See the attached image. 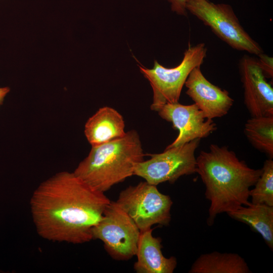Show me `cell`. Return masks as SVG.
<instances>
[{
  "mask_svg": "<svg viewBox=\"0 0 273 273\" xmlns=\"http://www.w3.org/2000/svg\"><path fill=\"white\" fill-rule=\"evenodd\" d=\"M244 104L251 117L273 116V88L257 59L244 55L239 61Z\"/></svg>",
  "mask_w": 273,
  "mask_h": 273,
  "instance_id": "30bf717a",
  "label": "cell"
},
{
  "mask_svg": "<svg viewBox=\"0 0 273 273\" xmlns=\"http://www.w3.org/2000/svg\"><path fill=\"white\" fill-rule=\"evenodd\" d=\"M187 10L234 49L258 56L263 53L260 45L241 25L230 5L209 0H190Z\"/></svg>",
  "mask_w": 273,
  "mask_h": 273,
  "instance_id": "5b68a950",
  "label": "cell"
},
{
  "mask_svg": "<svg viewBox=\"0 0 273 273\" xmlns=\"http://www.w3.org/2000/svg\"><path fill=\"white\" fill-rule=\"evenodd\" d=\"M185 85L187 88V95L207 119L223 117L234 104L229 92L209 81L201 72L200 66L191 71Z\"/></svg>",
  "mask_w": 273,
  "mask_h": 273,
  "instance_id": "8fae6325",
  "label": "cell"
},
{
  "mask_svg": "<svg viewBox=\"0 0 273 273\" xmlns=\"http://www.w3.org/2000/svg\"><path fill=\"white\" fill-rule=\"evenodd\" d=\"M110 200L73 172H58L42 181L30 201L38 235L52 242L80 244L93 240L92 229Z\"/></svg>",
  "mask_w": 273,
  "mask_h": 273,
  "instance_id": "6da1fadb",
  "label": "cell"
},
{
  "mask_svg": "<svg viewBox=\"0 0 273 273\" xmlns=\"http://www.w3.org/2000/svg\"><path fill=\"white\" fill-rule=\"evenodd\" d=\"M249 191V197L253 204H265L273 206V160H266L262 168V172Z\"/></svg>",
  "mask_w": 273,
  "mask_h": 273,
  "instance_id": "e0dca14e",
  "label": "cell"
},
{
  "mask_svg": "<svg viewBox=\"0 0 273 273\" xmlns=\"http://www.w3.org/2000/svg\"><path fill=\"white\" fill-rule=\"evenodd\" d=\"M261 172L262 168H250L226 146L211 144L208 151H201L196 158V173L210 202L207 224L212 225L218 214L248 205L250 188Z\"/></svg>",
  "mask_w": 273,
  "mask_h": 273,
  "instance_id": "7a4b0ae2",
  "label": "cell"
},
{
  "mask_svg": "<svg viewBox=\"0 0 273 273\" xmlns=\"http://www.w3.org/2000/svg\"><path fill=\"white\" fill-rule=\"evenodd\" d=\"M116 202L141 232L154 224L167 226L170 222L171 197L146 181L122 190Z\"/></svg>",
  "mask_w": 273,
  "mask_h": 273,
  "instance_id": "8992f818",
  "label": "cell"
},
{
  "mask_svg": "<svg viewBox=\"0 0 273 273\" xmlns=\"http://www.w3.org/2000/svg\"><path fill=\"white\" fill-rule=\"evenodd\" d=\"M9 91L10 88L8 87H0V105L2 104L5 96Z\"/></svg>",
  "mask_w": 273,
  "mask_h": 273,
  "instance_id": "ffe728a7",
  "label": "cell"
},
{
  "mask_svg": "<svg viewBox=\"0 0 273 273\" xmlns=\"http://www.w3.org/2000/svg\"><path fill=\"white\" fill-rule=\"evenodd\" d=\"M171 4V9L177 14L186 16L187 5L190 0H167Z\"/></svg>",
  "mask_w": 273,
  "mask_h": 273,
  "instance_id": "d6986e66",
  "label": "cell"
},
{
  "mask_svg": "<svg viewBox=\"0 0 273 273\" xmlns=\"http://www.w3.org/2000/svg\"><path fill=\"white\" fill-rule=\"evenodd\" d=\"M258 57L259 58L258 59V62L265 76L272 78L273 75L272 58L263 53Z\"/></svg>",
  "mask_w": 273,
  "mask_h": 273,
  "instance_id": "ac0fdd59",
  "label": "cell"
},
{
  "mask_svg": "<svg viewBox=\"0 0 273 273\" xmlns=\"http://www.w3.org/2000/svg\"><path fill=\"white\" fill-rule=\"evenodd\" d=\"M204 43L192 46L190 43L184 57L177 66L166 68L157 61L152 69L140 66L141 73L149 81L153 89V102L151 109L157 112L164 105L178 102L185 82L195 67L201 66L206 56Z\"/></svg>",
  "mask_w": 273,
  "mask_h": 273,
  "instance_id": "277c9868",
  "label": "cell"
},
{
  "mask_svg": "<svg viewBox=\"0 0 273 273\" xmlns=\"http://www.w3.org/2000/svg\"><path fill=\"white\" fill-rule=\"evenodd\" d=\"M189 273H250L245 259L234 253L213 251L200 255Z\"/></svg>",
  "mask_w": 273,
  "mask_h": 273,
  "instance_id": "9a60e30c",
  "label": "cell"
},
{
  "mask_svg": "<svg viewBox=\"0 0 273 273\" xmlns=\"http://www.w3.org/2000/svg\"><path fill=\"white\" fill-rule=\"evenodd\" d=\"M244 134L258 150L273 158V116L251 117L244 125Z\"/></svg>",
  "mask_w": 273,
  "mask_h": 273,
  "instance_id": "2e32d148",
  "label": "cell"
},
{
  "mask_svg": "<svg viewBox=\"0 0 273 273\" xmlns=\"http://www.w3.org/2000/svg\"><path fill=\"white\" fill-rule=\"evenodd\" d=\"M84 134L92 147L123 137L126 133L122 116L109 107L100 108L86 121Z\"/></svg>",
  "mask_w": 273,
  "mask_h": 273,
  "instance_id": "4fadbf2b",
  "label": "cell"
},
{
  "mask_svg": "<svg viewBox=\"0 0 273 273\" xmlns=\"http://www.w3.org/2000/svg\"><path fill=\"white\" fill-rule=\"evenodd\" d=\"M151 228L141 232L133 268L137 273H172L177 266L174 256L165 257L162 252V240L152 235Z\"/></svg>",
  "mask_w": 273,
  "mask_h": 273,
  "instance_id": "7c38bea8",
  "label": "cell"
},
{
  "mask_svg": "<svg viewBox=\"0 0 273 273\" xmlns=\"http://www.w3.org/2000/svg\"><path fill=\"white\" fill-rule=\"evenodd\" d=\"M232 218L248 225L259 234L271 250L273 249V206L265 204L242 206L227 213Z\"/></svg>",
  "mask_w": 273,
  "mask_h": 273,
  "instance_id": "5bb4252c",
  "label": "cell"
},
{
  "mask_svg": "<svg viewBox=\"0 0 273 273\" xmlns=\"http://www.w3.org/2000/svg\"><path fill=\"white\" fill-rule=\"evenodd\" d=\"M200 140H194L183 145L166 148L158 154H151L150 158L136 163L133 175L157 186L164 182L173 184L180 176L196 173L195 151Z\"/></svg>",
  "mask_w": 273,
  "mask_h": 273,
  "instance_id": "ba28073f",
  "label": "cell"
},
{
  "mask_svg": "<svg viewBox=\"0 0 273 273\" xmlns=\"http://www.w3.org/2000/svg\"><path fill=\"white\" fill-rule=\"evenodd\" d=\"M161 118L171 122L178 130L175 140L166 148L183 145L194 140L208 137L217 129L213 119L205 117L195 104L185 105L178 102L166 104L157 111Z\"/></svg>",
  "mask_w": 273,
  "mask_h": 273,
  "instance_id": "9c48e42d",
  "label": "cell"
},
{
  "mask_svg": "<svg viewBox=\"0 0 273 273\" xmlns=\"http://www.w3.org/2000/svg\"><path fill=\"white\" fill-rule=\"evenodd\" d=\"M144 156L138 133L131 130L122 138L92 147L73 172L105 193L133 175L135 165L144 160Z\"/></svg>",
  "mask_w": 273,
  "mask_h": 273,
  "instance_id": "3957f363",
  "label": "cell"
},
{
  "mask_svg": "<svg viewBox=\"0 0 273 273\" xmlns=\"http://www.w3.org/2000/svg\"><path fill=\"white\" fill-rule=\"evenodd\" d=\"M141 231L116 202L110 201L102 219L92 229L93 239L104 244L109 255L128 260L136 255Z\"/></svg>",
  "mask_w": 273,
  "mask_h": 273,
  "instance_id": "52a82bcc",
  "label": "cell"
}]
</instances>
